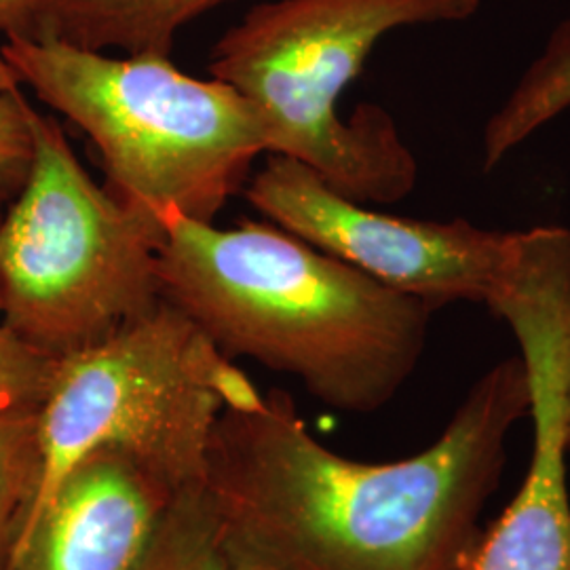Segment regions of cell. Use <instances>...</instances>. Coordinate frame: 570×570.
Here are the masks:
<instances>
[{
	"mask_svg": "<svg viewBox=\"0 0 570 570\" xmlns=\"http://www.w3.org/2000/svg\"><path fill=\"white\" fill-rule=\"evenodd\" d=\"M529 414L518 353L475 381L431 446L362 463L324 446L273 389L220 414L202 484L235 570H465Z\"/></svg>",
	"mask_w": 570,
	"mask_h": 570,
	"instance_id": "1",
	"label": "cell"
},
{
	"mask_svg": "<svg viewBox=\"0 0 570 570\" xmlns=\"http://www.w3.org/2000/svg\"><path fill=\"white\" fill-rule=\"evenodd\" d=\"M164 226L161 298L226 357L289 374L353 414L387 406L419 367L438 311L425 301L273 223L223 228L171 216Z\"/></svg>",
	"mask_w": 570,
	"mask_h": 570,
	"instance_id": "2",
	"label": "cell"
},
{
	"mask_svg": "<svg viewBox=\"0 0 570 570\" xmlns=\"http://www.w3.org/2000/svg\"><path fill=\"white\" fill-rule=\"evenodd\" d=\"M482 0H268L252 7L209 51L212 79L254 106L266 155L306 165L360 204H397L419 164L385 108L364 104L348 119L341 98L374 47L393 30L461 23Z\"/></svg>",
	"mask_w": 570,
	"mask_h": 570,
	"instance_id": "3",
	"label": "cell"
},
{
	"mask_svg": "<svg viewBox=\"0 0 570 570\" xmlns=\"http://www.w3.org/2000/svg\"><path fill=\"white\" fill-rule=\"evenodd\" d=\"M0 75L77 125L96 146L104 188L161 225L214 223L266 153L263 122L235 87L190 77L164 56L9 37Z\"/></svg>",
	"mask_w": 570,
	"mask_h": 570,
	"instance_id": "4",
	"label": "cell"
},
{
	"mask_svg": "<svg viewBox=\"0 0 570 570\" xmlns=\"http://www.w3.org/2000/svg\"><path fill=\"white\" fill-rule=\"evenodd\" d=\"M21 112L32 159L0 223V315L28 345L63 357L164 301L165 226L96 183L60 122L37 112L23 89Z\"/></svg>",
	"mask_w": 570,
	"mask_h": 570,
	"instance_id": "5",
	"label": "cell"
},
{
	"mask_svg": "<svg viewBox=\"0 0 570 570\" xmlns=\"http://www.w3.org/2000/svg\"><path fill=\"white\" fill-rule=\"evenodd\" d=\"M261 402L245 372L165 301L100 343L58 357L39 407V482L11 548L89 452L121 450L171 489L195 487L220 414Z\"/></svg>",
	"mask_w": 570,
	"mask_h": 570,
	"instance_id": "6",
	"label": "cell"
},
{
	"mask_svg": "<svg viewBox=\"0 0 570 570\" xmlns=\"http://www.w3.org/2000/svg\"><path fill=\"white\" fill-rule=\"evenodd\" d=\"M247 204L268 223L435 308L468 301L508 322L570 301V228L497 230L456 218H402L353 202L294 159L268 155L247 180Z\"/></svg>",
	"mask_w": 570,
	"mask_h": 570,
	"instance_id": "7",
	"label": "cell"
},
{
	"mask_svg": "<svg viewBox=\"0 0 570 570\" xmlns=\"http://www.w3.org/2000/svg\"><path fill=\"white\" fill-rule=\"evenodd\" d=\"M180 490L127 452H89L61 478L2 570H140Z\"/></svg>",
	"mask_w": 570,
	"mask_h": 570,
	"instance_id": "8",
	"label": "cell"
},
{
	"mask_svg": "<svg viewBox=\"0 0 570 570\" xmlns=\"http://www.w3.org/2000/svg\"><path fill=\"white\" fill-rule=\"evenodd\" d=\"M564 322L515 330L530 379L532 452L510 505L482 532L465 570H570V492L560 410Z\"/></svg>",
	"mask_w": 570,
	"mask_h": 570,
	"instance_id": "9",
	"label": "cell"
},
{
	"mask_svg": "<svg viewBox=\"0 0 570 570\" xmlns=\"http://www.w3.org/2000/svg\"><path fill=\"white\" fill-rule=\"evenodd\" d=\"M233 0H45L32 41L169 58L190 21Z\"/></svg>",
	"mask_w": 570,
	"mask_h": 570,
	"instance_id": "10",
	"label": "cell"
},
{
	"mask_svg": "<svg viewBox=\"0 0 570 570\" xmlns=\"http://www.w3.org/2000/svg\"><path fill=\"white\" fill-rule=\"evenodd\" d=\"M570 110V18L551 30L539 56L484 125V171Z\"/></svg>",
	"mask_w": 570,
	"mask_h": 570,
	"instance_id": "11",
	"label": "cell"
},
{
	"mask_svg": "<svg viewBox=\"0 0 570 570\" xmlns=\"http://www.w3.org/2000/svg\"><path fill=\"white\" fill-rule=\"evenodd\" d=\"M140 570H235L204 484L186 487L174 497Z\"/></svg>",
	"mask_w": 570,
	"mask_h": 570,
	"instance_id": "12",
	"label": "cell"
},
{
	"mask_svg": "<svg viewBox=\"0 0 570 570\" xmlns=\"http://www.w3.org/2000/svg\"><path fill=\"white\" fill-rule=\"evenodd\" d=\"M39 469V410L0 412V570L35 497Z\"/></svg>",
	"mask_w": 570,
	"mask_h": 570,
	"instance_id": "13",
	"label": "cell"
},
{
	"mask_svg": "<svg viewBox=\"0 0 570 570\" xmlns=\"http://www.w3.org/2000/svg\"><path fill=\"white\" fill-rule=\"evenodd\" d=\"M58 357L28 345L0 324V412H35L42 406Z\"/></svg>",
	"mask_w": 570,
	"mask_h": 570,
	"instance_id": "14",
	"label": "cell"
},
{
	"mask_svg": "<svg viewBox=\"0 0 570 570\" xmlns=\"http://www.w3.org/2000/svg\"><path fill=\"white\" fill-rule=\"evenodd\" d=\"M30 159L32 140L21 112V89L0 75V176L26 183Z\"/></svg>",
	"mask_w": 570,
	"mask_h": 570,
	"instance_id": "15",
	"label": "cell"
},
{
	"mask_svg": "<svg viewBox=\"0 0 570 570\" xmlns=\"http://www.w3.org/2000/svg\"><path fill=\"white\" fill-rule=\"evenodd\" d=\"M45 0H0V37L32 39Z\"/></svg>",
	"mask_w": 570,
	"mask_h": 570,
	"instance_id": "16",
	"label": "cell"
},
{
	"mask_svg": "<svg viewBox=\"0 0 570 570\" xmlns=\"http://www.w3.org/2000/svg\"><path fill=\"white\" fill-rule=\"evenodd\" d=\"M560 410H562V435L570 456V322L562 343V364H560Z\"/></svg>",
	"mask_w": 570,
	"mask_h": 570,
	"instance_id": "17",
	"label": "cell"
},
{
	"mask_svg": "<svg viewBox=\"0 0 570 570\" xmlns=\"http://www.w3.org/2000/svg\"><path fill=\"white\" fill-rule=\"evenodd\" d=\"M21 186H23V183H20V180L0 176V223H2V218H4L7 207L13 202V197L20 193Z\"/></svg>",
	"mask_w": 570,
	"mask_h": 570,
	"instance_id": "18",
	"label": "cell"
}]
</instances>
